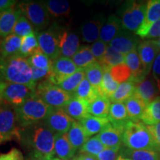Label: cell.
I'll use <instances>...</instances> for the list:
<instances>
[{
	"label": "cell",
	"mask_w": 160,
	"mask_h": 160,
	"mask_svg": "<svg viewBox=\"0 0 160 160\" xmlns=\"http://www.w3.org/2000/svg\"><path fill=\"white\" fill-rule=\"evenodd\" d=\"M55 133L43 122L20 128L17 141L29 153L30 158L51 160L54 158Z\"/></svg>",
	"instance_id": "6da1fadb"
},
{
	"label": "cell",
	"mask_w": 160,
	"mask_h": 160,
	"mask_svg": "<svg viewBox=\"0 0 160 160\" xmlns=\"http://www.w3.org/2000/svg\"><path fill=\"white\" fill-rule=\"evenodd\" d=\"M0 81L21 84L36 89L28 58L19 55L0 59Z\"/></svg>",
	"instance_id": "7a4b0ae2"
},
{
	"label": "cell",
	"mask_w": 160,
	"mask_h": 160,
	"mask_svg": "<svg viewBox=\"0 0 160 160\" xmlns=\"http://www.w3.org/2000/svg\"><path fill=\"white\" fill-rule=\"evenodd\" d=\"M122 140L127 148L157 151L148 126L142 121L129 120L124 126Z\"/></svg>",
	"instance_id": "3957f363"
},
{
	"label": "cell",
	"mask_w": 160,
	"mask_h": 160,
	"mask_svg": "<svg viewBox=\"0 0 160 160\" xmlns=\"http://www.w3.org/2000/svg\"><path fill=\"white\" fill-rule=\"evenodd\" d=\"M52 108L37 96H33L19 107L14 108L19 128L43 122Z\"/></svg>",
	"instance_id": "277c9868"
},
{
	"label": "cell",
	"mask_w": 160,
	"mask_h": 160,
	"mask_svg": "<svg viewBox=\"0 0 160 160\" xmlns=\"http://www.w3.org/2000/svg\"><path fill=\"white\" fill-rule=\"evenodd\" d=\"M36 95V89L21 84L2 82L0 84V103L13 108L19 107Z\"/></svg>",
	"instance_id": "5b68a950"
},
{
	"label": "cell",
	"mask_w": 160,
	"mask_h": 160,
	"mask_svg": "<svg viewBox=\"0 0 160 160\" xmlns=\"http://www.w3.org/2000/svg\"><path fill=\"white\" fill-rule=\"evenodd\" d=\"M36 94L52 108H63L73 97L49 81L37 84Z\"/></svg>",
	"instance_id": "8992f818"
},
{
	"label": "cell",
	"mask_w": 160,
	"mask_h": 160,
	"mask_svg": "<svg viewBox=\"0 0 160 160\" xmlns=\"http://www.w3.org/2000/svg\"><path fill=\"white\" fill-rule=\"evenodd\" d=\"M17 6L22 15L25 16L33 25L36 33L42 31L49 25L50 14L45 2H22Z\"/></svg>",
	"instance_id": "52a82bcc"
},
{
	"label": "cell",
	"mask_w": 160,
	"mask_h": 160,
	"mask_svg": "<svg viewBox=\"0 0 160 160\" xmlns=\"http://www.w3.org/2000/svg\"><path fill=\"white\" fill-rule=\"evenodd\" d=\"M62 28L53 24L48 29L36 33L42 52L52 61L61 57L60 52V34Z\"/></svg>",
	"instance_id": "ba28073f"
},
{
	"label": "cell",
	"mask_w": 160,
	"mask_h": 160,
	"mask_svg": "<svg viewBox=\"0 0 160 160\" xmlns=\"http://www.w3.org/2000/svg\"><path fill=\"white\" fill-rule=\"evenodd\" d=\"M147 4L137 2H128L122 9L121 21L124 29L135 32L142 25L145 19Z\"/></svg>",
	"instance_id": "9c48e42d"
},
{
	"label": "cell",
	"mask_w": 160,
	"mask_h": 160,
	"mask_svg": "<svg viewBox=\"0 0 160 160\" xmlns=\"http://www.w3.org/2000/svg\"><path fill=\"white\" fill-rule=\"evenodd\" d=\"M19 128L14 108L0 103V144L17 139Z\"/></svg>",
	"instance_id": "30bf717a"
},
{
	"label": "cell",
	"mask_w": 160,
	"mask_h": 160,
	"mask_svg": "<svg viewBox=\"0 0 160 160\" xmlns=\"http://www.w3.org/2000/svg\"><path fill=\"white\" fill-rule=\"evenodd\" d=\"M74 120L66 113L63 108H51L43 122L52 132L67 133Z\"/></svg>",
	"instance_id": "8fae6325"
},
{
	"label": "cell",
	"mask_w": 160,
	"mask_h": 160,
	"mask_svg": "<svg viewBox=\"0 0 160 160\" xmlns=\"http://www.w3.org/2000/svg\"><path fill=\"white\" fill-rule=\"evenodd\" d=\"M78 70L79 68L71 59L60 57L53 61L51 82L59 85L63 80L73 74Z\"/></svg>",
	"instance_id": "7c38bea8"
},
{
	"label": "cell",
	"mask_w": 160,
	"mask_h": 160,
	"mask_svg": "<svg viewBox=\"0 0 160 160\" xmlns=\"http://www.w3.org/2000/svg\"><path fill=\"white\" fill-rule=\"evenodd\" d=\"M137 51L146 75L148 76L151 71L156 58L160 53L157 40L149 39L142 42L138 46Z\"/></svg>",
	"instance_id": "4fadbf2b"
},
{
	"label": "cell",
	"mask_w": 160,
	"mask_h": 160,
	"mask_svg": "<svg viewBox=\"0 0 160 160\" xmlns=\"http://www.w3.org/2000/svg\"><path fill=\"white\" fill-rule=\"evenodd\" d=\"M139 39L131 31L122 29L119 33L109 43V46L124 55L137 50L139 45Z\"/></svg>",
	"instance_id": "5bb4252c"
},
{
	"label": "cell",
	"mask_w": 160,
	"mask_h": 160,
	"mask_svg": "<svg viewBox=\"0 0 160 160\" xmlns=\"http://www.w3.org/2000/svg\"><path fill=\"white\" fill-rule=\"evenodd\" d=\"M80 48L79 38L77 33L68 30L62 29L60 34L61 57L71 59Z\"/></svg>",
	"instance_id": "9a60e30c"
},
{
	"label": "cell",
	"mask_w": 160,
	"mask_h": 160,
	"mask_svg": "<svg viewBox=\"0 0 160 160\" xmlns=\"http://www.w3.org/2000/svg\"><path fill=\"white\" fill-rule=\"evenodd\" d=\"M22 15V11L16 5L0 13V38L12 34L13 28Z\"/></svg>",
	"instance_id": "2e32d148"
},
{
	"label": "cell",
	"mask_w": 160,
	"mask_h": 160,
	"mask_svg": "<svg viewBox=\"0 0 160 160\" xmlns=\"http://www.w3.org/2000/svg\"><path fill=\"white\" fill-rule=\"evenodd\" d=\"M122 128L115 127L110 122L97 136L106 148H114L122 147Z\"/></svg>",
	"instance_id": "e0dca14e"
},
{
	"label": "cell",
	"mask_w": 160,
	"mask_h": 160,
	"mask_svg": "<svg viewBox=\"0 0 160 160\" xmlns=\"http://www.w3.org/2000/svg\"><path fill=\"white\" fill-rule=\"evenodd\" d=\"M105 22V18L101 15L85 22L81 27V34L83 41L88 43L97 42Z\"/></svg>",
	"instance_id": "ac0fdd59"
},
{
	"label": "cell",
	"mask_w": 160,
	"mask_h": 160,
	"mask_svg": "<svg viewBox=\"0 0 160 160\" xmlns=\"http://www.w3.org/2000/svg\"><path fill=\"white\" fill-rule=\"evenodd\" d=\"M159 91L160 89L157 80L153 78L145 79L140 82L136 83L134 93L147 105L157 97L156 96L158 94Z\"/></svg>",
	"instance_id": "d6986e66"
},
{
	"label": "cell",
	"mask_w": 160,
	"mask_h": 160,
	"mask_svg": "<svg viewBox=\"0 0 160 160\" xmlns=\"http://www.w3.org/2000/svg\"><path fill=\"white\" fill-rule=\"evenodd\" d=\"M125 63L128 66L131 71V78L130 80L138 83L143 81L147 77L137 50H134L125 56Z\"/></svg>",
	"instance_id": "ffe728a7"
},
{
	"label": "cell",
	"mask_w": 160,
	"mask_h": 160,
	"mask_svg": "<svg viewBox=\"0 0 160 160\" xmlns=\"http://www.w3.org/2000/svg\"><path fill=\"white\" fill-rule=\"evenodd\" d=\"M76 150L66 133H57L54 138V154L58 159L70 160L74 157Z\"/></svg>",
	"instance_id": "44dd1931"
},
{
	"label": "cell",
	"mask_w": 160,
	"mask_h": 160,
	"mask_svg": "<svg viewBox=\"0 0 160 160\" xmlns=\"http://www.w3.org/2000/svg\"><path fill=\"white\" fill-rule=\"evenodd\" d=\"M160 19V0H151L147 3L145 19L142 25L136 34L141 38L144 37L148 28Z\"/></svg>",
	"instance_id": "7402d4cb"
},
{
	"label": "cell",
	"mask_w": 160,
	"mask_h": 160,
	"mask_svg": "<svg viewBox=\"0 0 160 160\" xmlns=\"http://www.w3.org/2000/svg\"><path fill=\"white\" fill-rule=\"evenodd\" d=\"M63 109L70 117L79 122L89 115L88 102L76 97H73Z\"/></svg>",
	"instance_id": "603a6c76"
},
{
	"label": "cell",
	"mask_w": 160,
	"mask_h": 160,
	"mask_svg": "<svg viewBox=\"0 0 160 160\" xmlns=\"http://www.w3.org/2000/svg\"><path fill=\"white\" fill-rule=\"evenodd\" d=\"M122 29L121 19L117 16L111 15L102 28L99 39L104 42L110 43Z\"/></svg>",
	"instance_id": "cb8c5ba5"
},
{
	"label": "cell",
	"mask_w": 160,
	"mask_h": 160,
	"mask_svg": "<svg viewBox=\"0 0 160 160\" xmlns=\"http://www.w3.org/2000/svg\"><path fill=\"white\" fill-rule=\"evenodd\" d=\"M22 38L11 34L5 38H0V59L19 55Z\"/></svg>",
	"instance_id": "d4e9b609"
},
{
	"label": "cell",
	"mask_w": 160,
	"mask_h": 160,
	"mask_svg": "<svg viewBox=\"0 0 160 160\" xmlns=\"http://www.w3.org/2000/svg\"><path fill=\"white\" fill-rule=\"evenodd\" d=\"M108 118L113 126L123 129L125 124L130 120L125 103L112 102Z\"/></svg>",
	"instance_id": "484cf974"
},
{
	"label": "cell",
	"mask_w": 160,
	"mask_h": 160,
	"mask_svg": "<svg viewBox=\"0 0 160 160\" xmlns=\"http://www.w3.org/2000/svg\"><path fill=\"white\" fill-rule=\"evenodd\" d=\"M88 137L99 133L110 123L108 118L96 117L88 115L79 122Z\"/></svg>",
	"instance_id": "4316f807"
},
{
	"label": "cell",
	"mask_w": 160,
	"mask_h": 160,
	"mask_svg": "<svg viewBox=\"0 0 160 160\" xmlns=\"http://www.w3.org/2000/svg\"><path fill=\"white\" fill-rule=\"evenodd\" d=\"M111 100L102 95H99L88 103V113L96 117L108 118L109 116Z\"/></svg>",
	"instance_id": "83f0119b"
},
{
	"label": "cell",
	"mask_w": 160,
	"mask_h": 160,
	"mask_svg": "<svg viewBox=\"0 0 160 160\" xmlns=\"http://www.w3.org/2000/svg\"><path fill=\"white\" fill-rule=\"evenodd\" d=\"M129 119L131 121H141V117L145 111V103L134 93L125 102Z\"/></svg>",
	"instance_id": "f1b7e54d"
},
{
	"label": "cell",
	"mask_w": 160,
	"mask_h": 160,
	"mask_svg": "<svg viewBox=\"0 0 160 160\" xmlns=\"http://www.w3.org/2000/svg\"><path fill=\"white\" fill-rule=\"evenodd\" d=\"M140 120L148 126L160 122V97H157L147 105Z\"/></svg>",
	"instance_id": "f546056e"
},
{
	"label": "cell",
	"mask_w": 160,
	"mask_h": 160,
	"mask_svg": "<svg viewBox=\"0 0 160 160\" xmlns=\"http://www.w3.org/2000/svg\"><path fill=\"white\" fill-rule=\"evenodd\" d=\"M119 156L131 160H160V153L148 150H131L122 146Z\"/></svg>",
	"instance_id": "4dcf8cb0"
},
{
	"label": "cell",
	"mask_w": 160,
	"mask_h": 160,
	"mask_svg": "<svg viewBox=\"0 0 160 160\" xmlns=\"http://www.w3.org/2000/svg\"><path fill=\"white\" fill-rule=\"evenodd\" d=\"M71 142L72 146L76 151L82 147L85 142L88 139L87 134L84 131L82 126L79 122L75 121L72 123V125L68 133H66Z\"/></svg>",
	"instance_id": "1f68e13d"
},
{
	"label": "cell",
	"mask_w": 160,
	"mask_h": 160,
	"mask_svg": "<svg viewBox=\"0 0 160 160\" xmlns=\"http://www.w3.org/2000/svg\"><path fill=\"white\" fill-rule=\"evenodd\" d=\"M84 70H85L86 79L88 80L89 82L91 84L93 88L97 91V93L99 95H101L100 88H101V84L104 74V71L102 66L99 65L98 62H97L92 64L88 67L85 68Z\"/></svg>",
	"instance_id": "d6a6232c"
},
{
	"label": "cell",
	"mask_w": 160,
	"mask_h": 160,
	"mask_svg": "<svg viewBox=\"0 0 160 160\" xmlns=\"http://www.w3.org/2000/svg\"><path fill=\"white\" fill-rule=\"evenodd\" d=\"M125 56L108 45L102 59L98 62L105 71L107 70H111V68L114 66L125 63Z\"/></svg>",
	"instance_id": "836d02e7"
},
{
	"label": "cell",
	"mask_w": 160,
	"mask_h": 160,
	"mask_svg": "<svg viewBox=\"0 0 160 160\" xmlns=\"http://www.w3.org/2000/svg\"><path fill=\"white\" fill-rule=\"evenodd\" d=\"M71 59L79 69H85V68L97 62V60L92 54L91 47L88 45L81 46L75 55L71 58Z\"/></svg>",
	"instance_id": "e575fe53"
},
{
	"label": "cell",
	"mask_w": 160,
	"mask_h": 160,
	"mask_svg": "<svg viewBox=\"0 0 160 160\" xmlns=\"http://www.w3.org/2000/svg\"><path fill=\"white\" fill-rule=\"evenodd\" d=\"M135 89L136 83L131 80L119 84L117 91L110 98V100L111 102H125L133 95Z\"/></svg>",
	"instance_id": "d590c367"
},
{
	"label": "cell",
	"mask_w": 160,
	"mask_h": 160,
	"mask_svg": "<svg viewBox=\"0 0 160 160\" xmlns=\"http://www.w3.org/2000/svg\"><path fill=\"white\" fill-rule=\"evenodd\" d=\"M49 14L54 17L68 16L71 12L69 2L65 0H49L45 2Z\"/></svg>",
	"instance_id": "8d00e7d4"
},
{
	"label": "cell",
	"mask_w": 160,
	"mask_h": 160,
	"mask_svg": "<svg viewBox=\"0 0 160 160\" xmlns=\"http://www.w3.org/2000/svg\"><path fill=\"white\" fill-rule=\"evenodd\" d=\"M40 50L39 42L36 33L22 38L19 55L25 58H28Z\"/></svg>",
	"instance_id": "74e56055"
},
{
	"label": "cell",
	"mask_w": 160,
	"mask_h": 160,
	"mask_svg": "<svg viewBox=\"0 0 160 160\" xmlns=\"http://www.w3.org/2000/svg\"><path fill=\"white\" fill-rule=\"evenodd\" d=\"M85 78V70L80 68L77 72H75L73 74L70 76L67 79L63 80L59 84V87L68 93L73 95L76 90L77 89L78 86L82 82V81Z\"/></svg>",
	"instance_id": "f35d334b"
},
{
	"label": "cell",
	"mask_w": 160,
	"mask_h": 160,
	"mask_svg": "<svg viewBox=\"0 0 160 160\" xmlns=\"http://www.w3.org/2000/svg\"><path fill=\"white\" fill-rule=\"evenodd\" d=\"M99 94L97 93V91L93 88L91 84L89 82V81L86 78H85L82 82L78 86L77 89L73 93V97H76L79 99H84L90 103L91 101H93L96 97H97Z\"/></svg>",
	"instance_id": "ab89813d"
},
{
	"label": "cell",
	"mask_w": 160,
	"mask_h": 160,
	"mask_svg": "<svg viewBox=\"0 0 160 160\" xmlns=\"http://www.w3.org/2000/svg\"><path fill=\"white\" fill-rule=\"evenodd\" d=\"M119 85V84L112 78L111 73H110V70L104 71L102 81L101 88H100L101 95L105 96L110 99L111 96L117 91Z\"/></svg>",
	"instance_id": "60d3db41"
},
{
	"label": "cell",
	"mask_w": 160,
	"mask_h": 160,
	"mask_svg": "<svg viewBox=\"0 0 160 160\" xmlns=\"http://www.w3.org/2000/svg\"><path fill=\"white\" fill-rule=\"evenodd\" d=\"M33 33H36V32L33 25L25 16L22 15L17 20V23L13 28L12 34L23 38L27 36L33 34Z\"/></svg>",
	"instance_id": "b9f144b4"
},
{
	"label": "cell",
	"mask_w": 160,
	"mask_h": 160,
	"mask_svg": "<svg viewBox=\"0 0 160 160\" xmlns=\"http://www.w3.org/2000/svg\"><path fill=\"white\" fill-rule=\"evenodd\" d=\"M110 73L112 78L119 84L128 81L131 78V71L125 63H122L111 68Z\"/></svg>",
	"instance_id": "7bdbcfd3"
},
{
	"label": "cell",
	"mask_w": 160,
	"mask_h": 160,
	"mask_svg": "<svg viewBox=\"0 0 160 160\" xmlns=\"http://www.w3.org/2000/svg\"><path fill=\"white\" fill-rule=\"evenodd\" d=\"M105 148V146L101 142L97 136H96V137L90 138L85 142L82 147L79 149V153H88V154L97 157Z\"/></svg>",
	"instance_id": "ee69618b"
},
{
	"label": "cell",
	"mask_w": 160,
	"mask_h": 160,
	"mask_svg": "<svg viewBox=\"0 0 160 160\" xmlns=\"http://www.w3.org/2000/svg\"><path fill=\"white\" fill-rule=\"evenodd\" d=\"M31 67L38 69H48L51 68L53 61L51 60L42 51H39L28 58Z\"/></svg>",
	"instance_id": "f6af8a7d"
},
{
	"label": "cell",
	"mask_w": 160,
	"mask_h": 160,
	"mask_svg": "<svg viewBox=\"0 0 160 160\" xmlns=\"http://www.w3.org/2000/svg\"><path fill=\"white\" fill-rule=\"evenodd\" d=\"M90 47H91L92 54L93 55L95 59L97 60V62H99L102 59L106 51H107L108 45H107V43L104 42L99 39L97 40L95 42H93Z\"/></svg>",
	"instance_id": "bcb514c9"
},
{
	"label": "cell",
	"mask_w": 160,
	"mask_h": 160,
	"mask_svg": "<svg viewBox=\"0 0 160 160\" xmlns=\"http://www.w3.org/2000/svg\"><path fill=\"white\" fill-rule=\"evenodd\" d=\"M121 148H105L97 156V160H117Z\"/></svg>",
	"instance_id": "7dc6e473"
},
{
	"label": "cell",
	"mask_w": 160,
	"mask_h": 160,
	"mask_svg": "<svg viewBox=\"0 0 160 160\" xmlns=\"http://www.w3.org/2000/svg\"><path fill=\"white\" fill-rule=\"evenodd\" d=\"M160 38V19L151 25L148 28L143 39H157Z\"/></svg>",
	"instance_id": "c3c4849f"
},
{
	"label": "cell",
	"mask_w": 160,
	"mask_h": 160,
	"mask_svg": "<svg viewBox=\"0 0 160 160\" xmlns=\"http://www.w3.org/2000/svg\"><path fill=\"white\" fill-rule=\"evenodd\" d=\"M0 160H24V157L22 152L14 148L7 153L0 154Z\"/></svg>",
	"instance_id": "681fc988"
},
{
	"label": "cell",
	"mask_w": 160,
	"mask_h": 160,
	"mask_svg": "<svg viewBox=\"0 0 160 160\" xmlns=\"http://www.w3.org/2000/svg\"><path fill=\"white\" fill-rule=\"evenodd\" d=\"M148 128L151 131L152 137H153V142H154L157 151L160 153V122L154 125L148 126Z\"/></svg>",
	"instance_id": "f907efd6"
},
{
	"label": "cell",
	"mask_w": 160,
	"mask_h": 160,
	"mask_svg": "<svg viewBox=\"0 0 160 160\" xmlns=\"http://www.w3.org/2000/svg\"><path fill=\"white\" fill-rule=\"evenodd\" d=\"M152 69H153V78L158 81V80H159L160 77V53L156 58Z\"/></svg>",
	"instance_id": "816d5d0a"
},
{
	"label": "cell",
	"mask_w": 160,
	"mask_h": 160,
	"mask_svg": "<svg viewBox=\"0 0 160 160\" xmlns=\"http://www.w3.org/2000/svg\"><path fill=\"white\" fill-rule=\"evenodd\" d=\"M17 4L14 0H0V13L13 7Z\"/></svg>",
	"instance_id": "f5cc1de1"
},
{
	"label": "cell",
	"mask_w": 160,
	"mask_h": 160,
	"mask_svg": "<svg viewBox=\"0 0 160 160\" xmlns=\"http://www.w3.org/2000/svg\"><path fill=\"white\" fill-rule=\"evenodd\" d=\"M72 160H97L96 156L88 154V153H79L77 156L73 158Z\"/></svg>",
	"instance_id": "db71d44e"
},
{
	"label": "cell",
	"mask_w": 160,
	"mask_h": 160,
	"mask_svg": "<svg viewBox=\"0 0 160 160\" xmlns=\"http://www.w3.org/2000/svg\"><path fill=\"white\" fill-rule=\"evenodd\" d=\"M117 160H131L130 159H128V158H125V157H121V156H119V158H118Z\"/></svg>",
	"instance_id": "11a10c76"
},
{
	"label": "cell",
	"mask_w": 160,
	"mask_h": 160,
	"mask_svg": "<svg viewBox=\"0 0 160 160\" xmlns=\"http://www.w3.org/2000/svg\"><path fill=\"white\" fill-rule=\"evenodd\" d=\"M157 42H158V44H159V48H160V38H159V40H157Z\"/></svg>",
	"instance_id": "9f6ffc18"
},
{
	"label": "cell",
	"mask_w": 160,
	"mask_h": 160,
	"mask_svg": "<svg viewBox=\"0 0 160 160\" xmlns=\"http://www.w3.org/2000/svg\"><path fill=\"white\" fill-rule=\"evenodd\" d=\"M57 160H62V159H58V158H57Z\"/></svg>",
	"instance_id": "6f0895ef"
},
{
	"label": "cell",
	"mask_w": 160,
	"mask_h": 160,
	"mask_svg": "<svg viewBox=\"0 0 160 160\" xmlns=\"http://www.w3.org/2000/svg\"><path fill=\"white\" fill-rule=\"evenodd\" d=\"M31 160H37V159H31Z\"/></svg>",
	"instance_id": "680465c9"
},
{
	"label": "cell",
	"mask_w": 160,
	"mask_h": 160,
	"mask_svg": "<svg viewBox=\"0 0 160 160\" xmlns=\"http://www.w3.org/2000/svg\"><path fill=\"white\" fill-rule=\"evenodd\" d=\"M159 89H160V86H159Z\"/></svg>",
	"instance_id": "91938a15"
}]
</instances>
